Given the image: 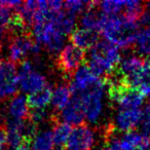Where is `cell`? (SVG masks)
I'll return each mask as SVG.
<instances>
[{
    "instance_id": "2",
    "label": "cell",
    "mask_w": 150,
    "mask_h": 150,
    "mask_svg": "<svg viewBox=\"0 0 150 150\" xmlns=\"http://www.w3.org/2000/svg\"><path fill=\"white\" fill-rule=\"evenodd\" d=\"M120 62V52L116 45L107 40L98 41L91 50L88 66L99 78L103 75H109L116 69Z\"/></svg>"
},
{
    "instance_id": "11",
    "label": "cell",
    "mask_w": 150,
    "mask_h": 150,
    "mask_svg": "<svg viewBox=\"0 0 150 150\" xmlns=\"http://www.w3.org/2000/svg\"><path fill=\"white\" fill-rule=\"evenodd\" d=\"M143 111L140 109H119L115 115L114 127L116 131L131 132L141 122Z\"/></svg>"
},
{
    "instance_id": "16",
    "label": "cell",
    "mask_w": 150,
    "mask_h": 150,
    "mask_svg": "<svg viewBox=\"0 0 150 150\" xmlns=\"http://www.w3.org/2000/svg\"><path fill=\"white\" fill-rule=\"evenodd\" d=\"M95 6L96 5H93L82 13L81 18H80V25L84 29L98 32L101 30L105 15L100 13Z\"/></svg>"
},
{
    "instance_id": "4",
    "label": "cell",
    "mask_w": 150,
    "mask_h": 150,
    "mask_svg": "<svg viewBox=\"0 0 150 150\" xmlns=\"http://www.w3.org/2000/svg\"><path fill=\"white\" fill-rule=\"evenodd\" d=\"M105 91L106 84L104 79H101L98 84L78 95L86 119L90 123H97L103 116L105 109Z\"/></svg>"
},
{
    "instance_id": "15",
    "label": "cell",
    "mask_w": 150,
    "mask_h": 150,
    "mask_svg": "<svg viewBox=\"0 0 150 150\" xmlns=\"http://www.w3.org/2000/svg\"><path fill=\"white\" fill-rule=\"evenodd\" d=\"M29 111L27 98L23 95L13 97L7 105V116L11 119L23 120L28 117Z\"/></svg>"
},
{
    "instance_id": "22",
    "label": "cell",
    "mask_w": 150,
    "mask_h": 150,
    "mask_svg": "<svg viewBox=\"0 0 150 150\" xmlns=\"http://www.w3.org/2000/svg\"><path fill=\"white\" fill-rule=\"evenodd\" d=\"M135 44L139 54L150 57V27H146L139 31Z\"/></svg>"
},
{
    "instance_id": "24",
    "label": "cell",
    "mask_w": 150,
    "mask_h": 150,
    "mask_svg": "<svg viewBox=\"0 0 150 150\" xmlns=\"http://www.w3.org/2000/svg\"><path fill=\"white\" fill-rule=\"evenodd\" d=\"M101 11L106 16H117V13L122 15L125 13V1L119 0H107L99 3Z\"/></svg>"
},
{
    "instance_id": "18",
    "label": "cell",
    "mask_w": 150,
    "mask_h": 150,
    "mask_svg": "<svg viewBox=\"0 0 150 150\" xmlns=\"http://www.w3.org/2000/svg\"><path fill=\"white\" fill-rule=\"evenodd\" d=\"M52 88L50 86H45L44 88L28 96L27 101L29 108L31 109H45L50 103H52Z\"/></svg>"
},
{
    "instance_id": "8",
    "label": "cell",
    "mask_w": 150,
    "mask_h": 150,
    "mask_svg": "<svg viewBox=\"0 0 150 150\" xmlns=\"http://www.w3.org/2000/svg\"><path fill=\"white\" fill-rule=\"evenodd\" d=\"M19 76L15 64L11 61H0V99H6L17 93Z\"/></svg>"
},
{
    "instance_id": "7",
    "label": "cell",
    "mask_w": 150,
    "mask_h": 150,
    "mask_svg": "<svg viewBox=\"0 0 150 150\" xmlns=\"http://www.w3.org/2000/svg\"><path fill=\"white\" fill-rule=\"evenodd\" d=\"M86 60L84 50L73 44H68L63 47L58 54L56 65L62 74L71 76L82 66Z\"/></svg>"
},
{
    "instance_id": "27",
    "label": "cell",
    "mask_w": 150,
    "mask_h": 150,
    "mask_svg": "<svg viewBox=\"0 0 150 150\" xmlns=\"http://www.w3.org/2000/svg\"><path fill=\"white\" fill-rule=\"evenodd\" d=\"M141 129L143 132V135L150 139V107H146L143 111L141 119Z\"/></svg>"
},
{
    "instance_id": "17",
    "label": "cell",
    "mask_w": 150,
    "mask_h": 150,
    "mask_svg": "<svg viewBox=\"0 0 150 150\" xmlns=\"http://www.w3.org/2000/svg\"><path fill=\"white\" fill-rule=\"evenodd\" d=\"M50 19L54 22L56 27L64 34L65 36L69 33L74 31L75 25H76V19L75 16L67 13V11H59V13H52Z\"/></svg>"
},
{
    "instance_id": "23",
    "label": "cell",
    "mask_w": 150,
    "mask_h": 150,
    "mask_svg": "<svg viewBox=\"0 0 150 150\" xmlns=\"http://www.w3.org/2000/svg\"><path fill=\"white\" fill-rule=\"evenodd\" d=\"M136 88L144 95H150V60H145V64L139 75Z\"/></svg>"
},
{
    "instance_id": "13",
    "label": "cell",
    "mask_w": 150,
    "mask_h": 150,
    "mask_svg": "<svg viewBox=\"0 0 150 150\" xmlns=\"http://www.w3.org/2000/svg\"><path fill=\"white\" fill-rule=\"evenodd\" d=\"M119 150H150V139L135 131L127 132L119 139Z\"/></svg>"
},
{
    "instance_id": "9",
    "label": "cell",
    "mask_w": 150,
    "mask_h": 150,
    "mask_svg": "<svg viewBox=\"0 0 150 150\" xmlns=\"http://www.w3.org/2000/svg\"><path fill=\"white\" fill-rule=\"evenodd\" d=\"M95 141V132L88 125H82L72 129L66 147L68 150H90Z\"/></svg>"
},
{
    "instance_id": "32",
    "label": "cell",
    "mask_w": 150,
    "mask_h": 150,
    "mask_svg": "<svg viewBox=\"0 0 150 150\" xmlns=\"http://www.w3.org/2000/svg\"><path fill=\"white\" fill-rule=\"evenodd\" d=\"M56 150H66V149H64V148H57Z\"/></svg>"
},
{
    "instance_id": "5",
    "label": "cell",
    "mask_w": 150,
    "mask_h": 150,
    "mask_svg": "<svg viewBox=\"0 0 150 150\" xmlns=\"http://www.w3.org/2000/svg\"><path fill=\"white\" fill-rule=\"evenodd\" d=\"M19 76V86L24 93H29L30 95L47 86L46 78L40 71L37 70L36 66L31 61L25 60L21 63L18 71Z\"/></svg>"
},
{
    "instance_id": "3",
    "label": "cell",
    "mask_w": 150,
    "mask_h": 150,
    "mask_svg": "<svg viewBox=\"0 0 150 150\" xmlns=\"http://www.w3.org/2000/svg\"><path fill=\"white\" fill-rule=\"evenodd\" d=\"M52 13H48L45 19L33 23L32 33L36 41L41 46H44L47 52H50V54H58L63 50L65 35L52 21Z\"/></svg>"
},
{
    "instance_id": "10",
    "label": "cell",
    "mask_w": 150,
    "mask_h": 150,
    "mask_svg": "<svg viewBox=\"0 0 150 150\" xmlns=\"http://www.w3.org/2000/svg\"><path fill=\"white\" fill-rule=\"evenodd\" d=\"M101 81V79L93 73L88 65H82L74 74L72 75L70 82V90L74 95L82 94L90 90Z\"/></svg>"
},
{
    "instance_id": "33",
    "label": "cell",
    "mask_w": 150,
    "mask_h": 150,
    "mask_svg": "<svg viewBox=\"0 0 150 150\" xmlns=\"http://www.w3.org/2000/svg\"><path fill=\"white\" fill-rule=\"evenodd\" d=\"M0 6H1V2H0Z\"/></svg>"
},
{
    "instance_id": "6",
    "label": "cell",
    "mask_w": 150,
    "mask_h": 150,
    "mask_svg": "<svg viewBox=\"0 0 150 150\" xmlns=\"http://www.w3.org/2000/svg\"><path fill=\"white\" fill-rule=\"evenodd\" d=\"M41 52V45L28 33L13 35L7 45V56L11 62H24L29 54H38Z\"/></svg>"
},
{
    "instance_id": "21",
    "label": "cell",
    "mask_w": 150,
    "mask_h": 150,
    "mask_svg": "<svg viewBox=\"0 0 150 150\" xmlns=\"http://www.w3.org/2000/svg\"><path fill=\"white\" fill-rule=\"evenodd\" d=\"M71 127L70 125L66 122H60V121H56L54 122V127L52 129V134H54V144L57 145H66L67 141H68L69 137L71 135Z\"/></svg>"
},
{
    "instance_id": "29",
    "label": "cell",
    "mask_w": 150,
    "mask_h": 150,
    "mask_svg": "<svg viewBox=\"0 0 150 150\" xmlns=\"http://www.w3.org/2000/svg\"><path fill=\"white\" fill-rule=\"evenodd\" d=\"M6 28L2 27V26H0V43L4 40L5 36H6Z\"/></svg>"
},
{
    "instance_id": "34",
    "label": "cell",
    "mask_w": 150,
    "mask_h": 150,
    "mask_svg": "<svg viewBox=\"0 0 150 150\" xmlns=\"http://www.w3.org/2000/svg\"><path fill=\"white\" fill-rule=\"evenodd\" d=\"M149 5H150V4H149Z\"/></svg>"
},
{
    "instance_id": "20",
    "label": "cell",
    "mask_w": 150,
    "mask_h": 150,
    "mask_svg": "<svg viewBox=\"0 0 150 150\" xmlns=\"http://www.w3.org/2000/svg\"><path fill=\"white\" fill-rule=\"evenodd\" d=\"M32 144L35 150H52L54 145L52 129H43L38 131L32 140Z\"/></svg>"
},
{
    "instance_id": "30",
    "label": "cell",
    "mask_w": 150,
    "mask_h": 150,
    "mask_svg": "<svg viewBox=\"0 0 150 150\" xmlns=\"http://www.w3.org/2000/svg\"><path fill=\"white\" fill-rule=\"evenodd\" d=\"M15 150H35V149H34V148H32L31 146H30V144L25 143V144H23V145L19 146L18 148H16Z\"/></svg>"
},
{
    "instance_id": "19",
    "label": "cell",
    "mask_w": 150,
    "mask_h": 150,
    "mask_svg": "<svg viewBox=\"0 0 150 150\" xmlns=\"http://www.w3.org/2000/svg\"><path fill=\"white\" fill-rule=\"evenodd\" d=\"M71 90L65 84L57 86L52 91V106L56 112H61L71 101Z\"/></svg>"
},
{
    "instance_id": "26",
    "label": "cell",
    "mask_w": 150,
    "mask_h": 150,
    "mask_svg": "<svg viewBox=\"0 0 150 150\" xmlns=\"http://www.w3.org/2000/svg\"><path fill=\"white\" fill-rule=\"evenodd\" d=\"M28 119L30 121H32L33 123H35L36 125H39L41 123H45L48 120H54V115L50 116L48 114V112L45 109H31L29 111V115H28ZM56 122V121H54Z\"/></svg>"
},
{
    "instance_id": "28",
    "label": "cell",
    "mask_w": 150,
    "mask_h": 150,
    "mask_svg": "<svg viewBox=\"0 0 150 150\" xmlns=\"http://www.w3.org/2000/svg\"><path fill=\"white\" fill-rule=\"evenodd\" d=\"M7 144H8V142H7L6 129H5V127H0V150H4Z\"/></svg>"
},
{
    "instance_id": "12",
    "label": "cell",
    "mask_w": 150,
    "mask_h": 150,
    "mask_svg": "<svg viewBox=\"0 0 150 150\" xmlns=\"http://www.w3.org/2000/svg\"><path fill=\"white\" fill-rule=\"evenodd\" d=\"M60 117L64 120V122L73 125H84L86 115L81 106L80 98L78 95H74L69 104L60 112Z\"/></svg>"
},
{
    "instance_id": "14",
    "label": "cell",
    "mask_w": 150,
    "mask_h": 150,
    "mask_svg": "<svg viewBox=\"0 0 150 150\" xmlns=\"http://www.w3.org/2000/svg\"><path fill=\"white\" fill-rule=\"evenodd\" d=\"M98 32L91 31L84 28H77L70 34V41L73 45L80 50H92L98 43Z\"/></svg>"
},
{
    "instance_id": "1",
    "label": "cell",
    "mask_w": 150,
    "mask_h": 150,
    "mask_svg": "<svg viewBox=\"0 0 150 150\" xmlns=\"http://www.w3.org/2000/svg\"><path fill=\"white\" fill-rule=\"evenodd\" d=\"M100 31L107 41L122 48L133 45L139 33L137 22L123 16L105 15Z\"/></svg>"
},
{
    "instance_id": "31",
    "label": "cell",
    "mask_w": 150,
    "mask_h": 150,
    "mask_svg": "<svg viewBox=\"0 0 150 150\" xmlns=\"http://www.w3.org/2000/svg\"><path fill=\"white\" fill-rule=\"evenodd\" d=\"M100 150H110V149H109V148H107L106 147V146H105V147L104 148H101V149Z\"/></svg>"
},
{
    "instance_id": "25",
    "label": "cell",
    "mask_w": 150,
    "mask_h": 150,
    "mask_svg": "<svg viewBox=\"0 0 150 150\" xmlns=\"http://www.w3.org/2000/svg\"><path fill=\"white\" fill-rule=\"evenodd\" d=\"M97 2L92 1H79V0H72V1H66L63 2V6L65 7L67 13L75 16L77 13H84L88 8L93 5H96Z\"/></svg>"
}]
</instances>
